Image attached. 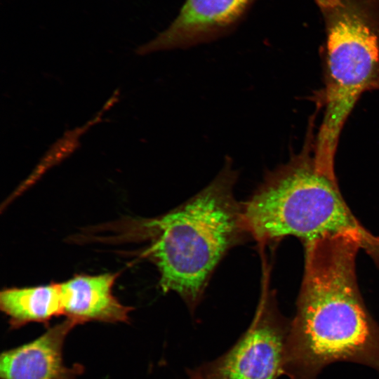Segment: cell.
I'll return each mask as SVG.
<instances>
[{"label":"cell","mask_w":379,"mask_h":379,"mask_svg":"<svg viewBox=\"0 0 379 379\" xmlns=\"http://www.w3.org/2000/svg\"><path fill=\"white\" fill-rule=\"evenodd\" d=\"M304 246V272L284 374L289 379H317L324 368L341 361L379 372V325L367 310L357 279L361 244L339 234Z\"/></svg>","instance_id":"1"},{"label":"cell","mask_w":379,"mask_h":379,"mask_svg":"<svg viewBox=\"0 0 379 379\" xmlns=\"http://www.w3.org/2000/svg\"><path fill=\"white\" fill-rule=\"evenodd\" d=\"M238 175L226 157L217 175L197 194L140 223L151 241L149 255L159 272L161 289L178 294L190 309L227 251L250 235L242 204L234 195Z\"/></svg>","instance_id":"2"},{"label":"cell","mask_w":379,"mask_h":379,"mask_svg":"<svg viewBox=\"0 0 379 379\" xmlns=\"http://www.w3.org/2000/svg\"><path fill=\"white\" fill-rule=\"evenodd\" d=\"M310 124L302 149L266 173L244 204L250 236L260 242L293 236L303 243L329 235H347L379 264V237L356 218L346 204L335 175L317 167L315 136Z\"/></svg>","instance_id":"3"},{"label":"cell","mask_w":379,"mask_h":379,"mask_svg":"<svg viewBox=\"0 0 379 379\" xmlns=\"http://www.w3.org/2000/svg\"><path fill=\"white\" fill-rule=\"evenodd\" d=\"M325 23L324 115L314 157L321 171L335 173L344 125L361 94L379 77V0H317Z\"/></svg>","instance_id":"4"},{"label":"cell","mask_w":379,"mask_h":379,"mask_svg":"<svg viewBox=\"0 0 379 379\" xmlns=\"http://www.w3.org/2000/svg\"><path fill=\"white\" fill-rule=\"evenodd\" d=\"M253 319L225 354L195 371L206 379H277L284 373L291 321L281 315L264 282Z\"/></svg>","instance_id":"5"},{"label":"cell","mask_w":379,"mask_h":379,"mask_svg":"<svg viewBox=\"0 0 379 379\" xmlns=\"http://www.w3.org/2000/svg\"><path fill=\"white\" fill-rule=\"evenodd\" d=\"M255 1L185 0L168 27L135 52L187 48L223 37L241 22Z\"/></svg>","instance_id":"6"},{"label":"cell","mask_w":379,"mask_h":379,"mask_svg":"<svg viewBox=\"0 0 379 379\" xmlns=\"http://www.w3.org/2000/svg\"><path fill=\"white\" fill-rule=\"evenodd\" d=\"M76 326L66 319L36 339L6 350L0 356L1 379H77L84 367L64 364L62 349L66 337Z\"/></svg>","instance_id":"7"},{"label":"cell","mask_w":379,"mask_h":379,"mask_svg":"<svg viewBox=\"0 0 379 379\" xmlns=\"http://www.w3.org/2000/svg\"><path fill=\"white\" fill-rule=\"evenodd\" d=\"M117 273L77 274L60 283L63 315L76 325L88 321L128 322L132 307L113 295Z\"/></svg>","instance_id":"8"},{"label":"cell","mask_w":379,"mask_h":379,"mask_svg":"<svg viewBox=\"0 0 379 379\" xmlns=\"http://www.w3.org/2000/svg\"><path fill=\"white\" fill-rule=\"evenodd\" d=\"M0 307L12 328L32 322L46 324L63 315L60 283L6 288L0 293Z\"/></svg>","instance_id":"9"},{"label":"cell","mask_w":379,"mask_h":379,"mask_svg":"<svg viewBox=\"0 0 379 379\" xmlns=\"http://www.w3.org/2000/svg\"><path fill=\"white\" fill-rule=\"evenodd\" d=\"M189 379H206V378L202 377L199 373H197L196 371H194V372H192L190 374V376Z\"/></svg>","instance_id":"10"},{"label":"cell","mask_w":379,"mask_h":379,"mask_svg":"<svg viewBox=\"0 0 379 379\" xmlns=\"http://www.w3.org/2000/svg\"><path fill=\"white\" fill-rule=\"evenodd\" d=\"M378 89H379V77L376 79V81L372 85L371 91L378 90Z\"/></svg>","instance_id":"11"}]
</instances>
